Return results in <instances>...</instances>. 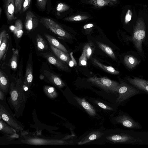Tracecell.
Instances as JSON below:
<instances>
[{
	"instance_id": "obj_1",
	"label": "cell",
	"mask_w": 148,
	"mask_h": 148,
	"mask_svg": "<svg viewBox=\"0 0 148 148\" xmlns=\"http://www.w3.org/2000/svg\"><path fill=\"white\" fill-rule=\"evenodd\" d=\"M10 97L7 98V102L14 112L17 118L22 116L28 96L24 87L21 85L10 84Z\"/></svg>"
},
{
	"instance_id": "obj_2",
	"label": "cell",
	"mask_w": 148,
	"mask_h": 148,
	"mask_svg": "<svg viewBox=\"0 0 148 148\" xmlns=\"http://www.w3.org/2000/svg\"><path fill=\"white\" fill-rule=\"evenodd\" d=\"M6 99L0 100V117L17 132H22L24 126L16 119L7 103Z\"/></svg>"
},
{
	"instance_id": "obj_3",
	"label": "cell",
	"mask_w": 148,
	"mask_h": 148,
	"mask_svg": "<svg viewBox=\"0 0 148 148\" xmlns=\"http://www.w3.org/2000/svg\"><path fill=\"white\" fill-rule=\"evenodd\" d=\"M119 96L116 100L118 104L127 100L131 97L138 94L145 93L134 86L123 81L120 82L117 90Z\"/></svg>"
},
{
	"instance_id": "obj_4",
	"label": "cell",
	"mask_w": 148,
	"mask_h": 148,
	"mask_svg": "<svg viewBox=\"0 0 148 148\" xmlns=\"http://www.w3.org/2000/svg\"><path fill=\"white\" fill-rule=\"evenodd\" d=\"M87 81L90 82L108 92H117L119 84L117 82L104 77H98L95 76L88 78Z\"/></svg>"
},
{
	"instance_id": "obj_5",
	"label": "cell",
	"mask_w": 148,
	"mask_h": 148,
	"mask_svg": "<svg viewBox=\"0 0 148 148\" xmlns=\"http://www.w3.org/2000/svg\"><path fill=\"white\" fill-rule=\"evenodd\" d=\"M108 140L115 143H139L142 140L133 134L127 133H121L107 137Z\"/></svg>"
},
{
	"instance_id": "obj_6",
	"label": "cell",
	"mask_w": 148,
	"mask_h": 148,
	"mask_svg": "<svg viewBox=\"0 0 148 148\" xmlns=\"http://www.w3.org/2000/svg\"><path fill=\"white\" fill-rule=\"evenodd\" d=\"M115 118L117 123L121 124L124 126L131 129H139L142 128L141 125L136 121L129 114L121 112Z\"/></svg>"
},
{
	"instance_id": "obj_7",
	"label": "cell",
	"mask_w": 148,
	"mask_h": 148,
	"mask_svg": "<svg viewBox=\"0 0 148 148\" xmlns=\"http://www.w3.org/2000/svg\"><path fill=\"white\" fill-rule=\"evenodd\" d=\"M146 35L145 31L143 25L138 24L135 27L132 36L133 42L138 51H142V42Z\"/></svg>"
},
{
	"instance_id": "obj_8",
	"label": "cell",
	"mask_w": 148,
	"mask_h": 148,
	"mask_svg": "<svg viewBox=\"0 0 148 148\" xmlns=\"http://www.w3.org/2000/svg\"><path fill=\"white\" fill-rule=\"evenodd\" d=\"M127 80L132 86L148 94V81L137 77L133 79L128 77Z\"/></svg>"
},
{
	"instance_id": "obj_9",
	"label": "cell",
	"mask_w": 148,
	"mask_h": 148,
	"mask_svg": "<svg viewBox=\"0 0 148 148\" xmlns=\"http://www.w3.org/2000/svg\"><path fill=\"white\" fill-rule=\"evenodd\" d=\"M38 20L36 16L30 11L26 13L24 24L26 29L29 32L34 29L37 26Z\"/></svg>"
},
{
	"instance_id": "obj_10",
	"label": "cell",
	"mask_w": 148,
	"mask_h": 148,
	"mask_svg": "<svg viewBox=\"0 0 148 148\" xmlns=\"http://www.w3.org/2000/svg\"><path fill=\"white\" fill-rule=\"evenodd\" d=\"M4 7L7 18L9 21L15 20V4L14 0H5Z\"/></svg>"
},
{
	"instance_id": "obj_11",
	"label": "cell",
	"mask_w": 148,
	"mask_h": 148,
	"mask_svg": "<svg viewBox=\"0 0 148 148\" xmlns=\"http://www.w3.org/2000/svg\"><path fill=\"white\" fill-rule=\"evenodd\" d=\"M44 56L51 64H52L62 70L66 71L69 67L66 63L61 61L57 57L49 53H43Z\"/></svg>"
},
{
	"instance_id": "obj_12",
	"label": "cell",
	"mask_w": 148,
	"mask_h": 148,
	"mask_svg": "<svg viewBox=\"0 0 148 148\" xmlns=\"http://www.w3.org/2000/svg\"><path fill=\"white\" fill-rule=\"evenodd\" d=\"M44 73L49 81L58 88H62L65 86L64 82L56 75L47 71H44Z\"/></svg>"
},
{
	"instance_id": "obj_13",
	"label": "cell",
	"mask_w": 148,
	"mask_h": 148,
	"mask_svg": "<svg viewBox=\"0 0 148 148\" xmlns=\"http://www.w3.org/2000/svg\"><path fill=\"white\" fill-rule=\"evenodd\" d=\"M77 103L85 110L88 114L91 116L96 115L94 108L84 98H81L77 97H74Z\"/></svg>"
},
{
	"instance_id": "obj_14",
	"label": "cell",
	"mask_w": 148,
	"mask_h": 148,
	"mask_svg": "<svg viewBox=\"0 0 148 148\" xmlns=\"http://www.w3.org/2000/svg\"><path fill=\"white\" fill-rule=\"evenodd\" d=\"M10 84L7 77L1 70L0 71V90L6 96L10 90Z\"/></svg>"
},
{
	"instance_id": "obj_15",
	"label": "cell",
	"mask_w": 148,
	"mask_h": 148,
	"mask_svg": "<svg viewBox=\"0 0 148 148\" xmlns=\"http://www.w3.org/2000/svg\"><path fill=\"white\" fill-rule=\"evenodd\" d=\"M49 44L51 50L56 57L66 64H69L71 59L69 54L56 48L50 44Z\"/></svg>"
},
{
	"instance_id": "obj_16",
	"label": "cell",
	"mask_w": 148,
	"mask_h": 148,
	"mask_svg": "<svg viewBox=\"0 0 148 148\" xmlns=\"http://www.w3.org/2000/svg\"><path fill=\"white\" fill-rule=\"evenodd\" d=\"M0 132L3 134L10 136L16 134V131L1 118L0 119Z\"/></svg>"
},
{
	"instance_id": "obj_17",
	"label": "cell",
	"mask_w": 148,
	"mask_h": 148,
	"mask_svg": "<svg viewBox=\"0 0 148 148\" xmlns=\"http://www.w3.org/2000/svg\"><path fill=\"white\" fill-rule=\"evenodd\" d=\"M44 35L49 44L66 53L69 54L68 51L66 48L55 38L48 34H45Z\"/></svg>"
},
{
	"instance_id": "obj_18",
	"label": "cell",
	"mask_w": 148,
	"mask_h": 148,
	"mask_svg": "<svg viewBox=\"0 0 148 148\" xmlns=\"http://www.w3.org/2000/svg\"><path fill=\"white\" fill-rule=\"evenodd\" d=\"M33 79L32 66L29 64L27 66L23 84L27 88H29L32 84Z\"/></svg>"
},
{
	"instance_id": "obj_19",
	"label": "cell",
	"mask_w": 148,
	"mask_h": 148,
	"mask_svg": "<svg viewBox=\"0 0 148 148\" xmlns=\"http://www.w3.org/2000/svg\"><path fill=\"white\" fill-rule=\"evenodd\" d=\"M92 61L94 64L96 65L102 69L107 72L114 75H117L119 74V72L116 70L112 66H108L105 65L100 62L97 60L93 58Z\"/></svg>"
},
{
	"instance_id": "obj_20",
	"label": "cell",
	"mask_w": 148,
	"mask_h": 148,
	"mask_svg": "<svg viewBox=\"0 0 148 148\" xmlns=\"http://www.w3.org/2000/svg\"><path fill=\"white\" fill-rule=\"evenodd\" d=\"M103 134L99 131L94 132L89 134L77 143L78 145H82L89 143L101 137Z\"/></svg>"
},
{
	"instance_id": "obj_21",
	"label": "cell",
	"mask_w": 148,
	"mask_h": 148,
	"mask_svg": "<svg viewBox=\"0 0 148 148\" xmlns=\"http://www.w3.org/2000/svg\"><path fill=\"white\" fill-rule=\"evenodd\" d=\"M124 62L127 67L132 69L138 64L140 61L132 56L127 55L124 58Z\"/></svg>"
},
{
	"instance_id": "obj_22",
	"label": "cell",
	"mask_w": 148,
	"mask_h": 148,
	"mask_svg": "<svg viewBox=\"0 0 148 148\" xmlns=\"http://www.w3.org/2000/svg\"><path fill=\"white\" fill-rule=\"evenodd\" d=\"M43 92L48 98L54 99L57 97L58 93L56 89L53 87L49 86H45L43 88Z\"/></svg>"
},
{
	"instance_id": "obj_23",
	"label": "cell",
	"mask_w": 148,
	"mask_h": 148,
	"mask_svg": "<svg viewBox=\"0 0 148 148\" xmlns=\"http://www.w3.org/2000/svg\"><path fill=\"white\" fill-rule=\"evenodd\" d=\"M36 40L37 48L38 51H44L48 49V46L47 42L40 35L38 34Z\"/></svg>"
},
{
	"instance_id": "obj_24",
	"label": "cell",
	"mask_w": 148,
	"mask_h": 148,
	"mask_svg": "<svg viewBox=\"0 0 148 148\" xmlns=\"http://www.w3.org/2000/svg\"><path fill=\"white\" fill-rule=\"evenodd\" d=\"M23 28L21 21L19 19L17 20L15 22L13 32L15 35L18 38H21L23 35Z\"/></svg>"
},
{
	"instance_id": "obj_25",
	"label": "cell",
	"mask_w": 148,
	"mask_h": 148,
	"mask_svg": "<svg viewBox=\"0 0 148 148\" xmlns=\"http://www.w3.org/2000/svg\"><path fill=\"white\" fill-rule=\"evenodd\" d=\"M97 43L98 47L107 55L114 59H116L115 54L110 47L99 42H97Z\"/></svg>"
},
{
	"instance_id": "obj_26",
	"label": "cell",
	"mask_w": 148,
	"mask_h": 148,
	"mask_svg": "<svg viewBox=\"0 0 148 148\" xmlns=\"http://www.w3.org/2000/svg\"><path fill=\"white\" fill-rule=\"evenodd\" d=\"M94 47L91 43H87L84 47L83 51L86 54L87 59H89L94 50Z\"/></svg>"
},
{
	"instance_id": "obj_27",
	"label": "cell",
	"mask_w": 148,
	"mask_h": 148,
	"mask_svg": "<svg viewBox=\"0 0 148 148\" xmlns=\"http://www.w3.org/2000/svg\"><path fill=\"white\" fill-rule=\"evenodd\" d=\"M89 2L96 7H100L111 3L110 0H89Z\"/></svg>"
},
{
	"instance_id": "obj_28",
	"label": "cell",
	"mask_w": 148,
	"mask_h": 148,
	"mask_svg": "<svg viewBox=\"0 0 148 148\" xmlns=\"http://www.w3.org/2000/svg\"><path fill=\"white\" fill-rule=\"evenodd\" d=\"M8 43V38L7 35L5 36L2 42L0 45V60L3 58L5 53Z\"/></svg>"
},
{
	"instance_id": "obj_29",
	"label": "cell",
	"mask_w": 148,
	"mask_h": 148,
	"mask_svg": "<svg viewBox=\"0 0 148 148\" xmlns=\"http://www.w3.org/2000/svg\"><path fill=\"white\" fill-rule=\"evenodd\" d=\"M87 16L83 15H77L66 18L64 20L70 21H79L87 19Z\"/></svg>"
},
{
	"instance_id": "obj_30",
	"label": "cell",
	"mask_w": 148,
	"mask_h": 148,
	"mask_svg": "<svg viewBox=\"0 0 148 148\" xmlns=\"http://www.w3.org/2000/svg\"><path fill=\"white\" fill-rule=\"evenodd\" d=\"M18 52L16 51L10 60V65L12 68L15 69L17 68V65Z\"/></svg>"
},
{
	"instance_id": "obj_31",
	"label": "cell",
	"mask_w": 148,
	"mask_h": 148,
	"mask_svg": "<svg viewBox=\"0 0 148 148\" xmlns=\"http://www.w3.org/2000/svg\"><path fill=\"white\" fill-rule=\"evenodd\" d=\"M87 58L85 53L83 51L82 54L79 58V65L81 66H87Z\"/></svg>"
},
{
	"instance_id": "obj_32",
	"label": "cell",
	"mask_w": 148,
	"mask_h": 148,
	"mask_svg": "<svg viewBox=\"0 0 148 148\" xmlns=\"http://www.w3.org/2000/svg\"><path fill=\"white\" fill-rule=\"evenodd\" d=\"M24 0H14L15 4V14L21 12Z\"/></svg>"
},
{
	"instance_id": "obj_33",
	"label": "cell",
	"mask_w": 148,
	"mask_h": 148,
	"mask_svg": "<svg viewBox=\"0 0 148 148\" xmlns=\"http://www.w3.org/2000/svg\"><path fill=\"white\" fill-rule=\"evenodd\" d=\"M69 8V7L67 5L63 3H59L58 5L56 8L57 14H58L60 13L67 10Z\"/></svg>"
},
{
	"instance_id": "obj_34",
	"label": "cell",
	"mask_w": 148,
	"mask_h": 148,
	"mask_svg": "<svg viewBox=\"0 0 148 148\" xmlns=\"http://www.w3.org/2000/svg\"><path fill=\"white\" fill-rule=\"evenodd\" d=\"M73 53L72 52H71L70 54L71 59L68 64L69 66L71 67H73L77 65V63L75 59L73 56Z\"/></svg>"
},
{
	"instance_id": "obj_35",
	"label": "cell",
	"mask_w": 148,
	"mask_h": 148,
	"mask_svg": "<svg viewBox=\"0 0 148 148\" xmlns=\"http://www.w3.org/2000/svg\"><path fill=\"white\" fill-rule=\"evenodd\" d=\"M31 0H24L22 5L23 12H24L29 8Z\"/></svg>"
},
{
	"instance_id": "obj_36",
	"label": "cell",
	"mask_w": 148,
	"mask_h": 148,
	"mask_svg": "<svg viewBox=\"0 0 148 148\" xmlns=\"http://www.w3.org/2000/svg\"><path fill=\"white\" fill-rule=\"evenodd\" d=\"M47 0H36L37 5L40 8L45 9L47 3Z\"/></svg>"
},
{
	"instance_id": "obj_37",
	"label": "cell",
	"mask_w": 148,
	"mask_h": 148,
	"mask_svg": "<svg viewBox=\"0 0 148 148\" xmlns=\"http://www.w3.org/2000/svg\"><path fill=\"white\" fill-rule=\"evenodd\" d=\"M96 103L101 108L107 110H111L112 109L111 107L104 104L103 103L98 101H96Z\"/></svg>"
},
{
	"instance_id": "obj_38",
	"label": "cell",
	"mask_w": 148,
	"mask_h": 148,
	"mask_svg": "<svg viewBox=\"0 0 148 148\" xmlns=\"http://www.w3.org/2000/svg\"><path fill=\"white\" fill-rule=\"evenodd\" d=\"M131 14L130 13V10H128L127 13L125 18V21L126 23H127L130 21L131 19Z\"/></svg>"
},
{
	"instance_id": "obj_39",
	"label": "cell",
	"mask_w": 148,
	"mask_h": 148,
	"mask_svg": "<svg viewBox=\"0 0 148 148\" xmlns=\"http://www.w3.org/2000/svg\"><path fill=\"white\" fill-rule=\"evenodd\" d=\"M6 32L3 30L1 32L0 34V45L2 42L5 36L6 35Z\"/></svg>"
},
{
	"instance_id": "obj_40",
	"label": "cell",
	"mask_w": 148,
	"mask_h": 148,
	"mask_svg": "<svg viewBox=\"0 0 148 148\" xmlns=\"http://www.w3.org/2000/svg\"><path fill=\"white\" fill-rule=\"evenodd\" d=\"M6 99V95L2 91L0 90V100H3Z\"/></svg>"
},
{
	"instance_id": "obj_41",
	"label": "cell",
	"mask_w": 148,
	"mask_h": 148,
	"mask_svg": "<svg viewBox=\"0 0 148 148\" xmlns=\"http://www.w3.org/2000/svg\"><path fill=\"white\" fill-rule=\"evenodd\" d=\"M93 26V25L92 23H89L86 24L84 25V28L85 29H88L92 27Z\"/></svg>"
},
{
	"instance_id": "obj_42",
	"label": "cell",
	"mask_w": 148,
	"mask_h": 148,
	"mask_svg": "<svg viewBox=\"0 0 148 148\" xmlns=\"http://www.w3.org/2000/svg\"><path fill=\"white\" fill-rule=\"evenodd\" d=\"M2 10L1 8H0V16H1V14Z\"/></svg>"
},
{
	"instance_id": "obj_43",
	"label": "cell",
	"mask_w": 148,
	"mask_h": 148,
	"mask_svg": "<svg viewBox=\"0 0 148 148\" xmlns=\"http://www.w3.org/2000/svg\"><path fill=\"white\" fill-rule=\"evenodd\" d=\"M113 0V1H114V0Z\"/></svg>"
}]
</instances>
